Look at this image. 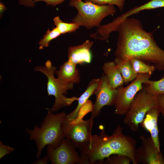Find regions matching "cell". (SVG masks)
<instances>
[{"label": "cell", "mask_w": 164, "mask_h": 164, "mask_svg": "<svg viewBox=\"0 0 164 164\" xmlns=\"http://www.w3.org/2000/svg\"><path fill=\"white\" fill-rule=\"evenodd\" d=\"M78 1H81V0H78Z\"/></svg>", "instance_id": "32"}, {"label": "cell", "mask_w": 164, "mask_h": 164, "mask_svg": "<svg viewBox=\"0 0 164 164\" xmlns=\"http://www.w3.org/2000/svg\"><path fill=\"white\" fill-rule=\"evenodd\" d=\"M144 84L143 88L147 92L155 95H164V75L159 80H149Z\"/></svg>", "instance_id": "19"}, {"label": "cell", "mask_w": 164, "mask_h": 164, "mask_svg": "<svg viewBox=\"0 0 164 164\" xmlns=\"http://www.w3.org/2000/svg\"><path fill=\"white\" fill-rule=\"evenodd\" d=\"M92 3L99 5L106 4L116 5L121 11L123 8L125 0H89Z\"/></svg>", "instance_id": "25"}, {"label": "cell", "mask_w": 164, "mask_h": 164, "mask_svg": "<svg viewBox=\"0 0 164 164\" xmlns=\"http://www.w3.org/2000/svg\"><path fill=\"white\" fill-rule=\"evenodd\" d=\"M114 61L118 66L125 84L136 78L138 74L135 71L130 60L115 58Z\"/></svg>", "instance_id": "18"}, {"label": "cell", "mask_w": 164, "mask_h": 164, "mask_svg": "<svg viewBox=\"0 0 164 164\" xmlns=\"http://www.w3.org/2000/svg\"><path fill=\"white\" fill-rule=\"evenodd\" d=\"M130 60L135 71L137 74L144 73L151 75L156 69L154 65L146 64L138 59H133Z\"/></svg>", "instance_id": "20"}, {"label": "cell", "mask_w": 164, "mask_h": 164, "mask_svg": "<svg viewBox=\"0 0 164 164\" xmlns=\"http://www.w3.org/2000/svg\"><path fill=\"white\" fill-rule=\"evenodd\" d=\"M65 0H33L34 3L44 1L46 2L47 5H51L53 6L60 4Z\"/></svg>", "instance_id": "28"}, {"label": "cell", "mask_w": 164, "mask_h": 164, "mask_svg": "<svg viewBox=\"0 0 164 164\" xmlns=\"http://www.w3.org/2000/svg\"><path fill=\"white\" fill-rule=\"evenodd\" d=\"M158 107L164 118V95H158Z\"/></svg>", "instance_id": "27"}, {"label": "cell", "mask_w": 164, "mask_h": 164, "mask_svg": "<svg viewBox=\"0 0 164 164\" xmlns=\"http://www.w3.org/2000/svg\"><path fill=\"white\" fill-rule=\"evenodd\" d=\"M53 20L54 24L61 34L74 32L80 27L74 23L63 22L59 16L55 17Z\"/></svg>", "instance_id": "21"}, {"label": "cell", "mask_w": 164, "mask_h": 164, "mask_svg": "<svg viewBox=\"0 0 164 164\" xmlns=\"http://www.w3.org/2000/svg\"><path fill=\"white\" fill-rule=\"evenodd\" d=\"M6 9V7L5 5L2 2L0 3V12L2 14Z\"/></svg>", "instance_id": "31"}, {"label": "cell", "mask_w": 164, "mask_h": 164, "mask_svg": "<svg viewBox=\"0 0 164 164\" xmlns=\"http://www.w3.org/2000/svg\"><path fill=\"white\" fill-rule=\"evenodd\" d=\"M93 43V41L87 40L81 45L70 47L67 50L68 60L76 65L90 63V49Z\"/></svg>", "instance_id": "13"}, {"label": "cell", "mask_w": 164, "mask_h": 164, "mask_svg": "<svg viewBox=\"0 0 164 164\" xmlns=\"http://www.w3.org/2000/svg\"><path fill=\"white\" fill-rule=\"evenodd\" d=\"M140 138L142 144L135 151V164H164L163 155L155 146L151 138L142 135Z\"/></svg>", "instance_id": "12"}, {"label": "cell", "mask_w": 164, "mask_h": 164, "mask_svg": "<svg viewBox=\"0 0 164 164\" xmlns=\"http://www.w3.org/2000/svg\"><path fill=\"white\" fill-rule=\"evenodd\" d=\"M61 34L56 27L50 30L48 29L39 42V49L42 50L48 46L50 42L60 36Z\"/></svg>", "instance_id": "22"}, {"label": "cell", "mask_w": 164, "mask_h": 164, "mask_svg": "<svg viewBox=\"0 0 164 164\" xmlns=\"http://www.w3.org/2000/svg\"><path fill=\"white\" fill-rule=\"evenodd\" d=\"M132 162L128 156L121 155H113L107 158L106 161L101 164H129Z\"/></svg>", "instance_id": "23"}, {"label": "cell", "mask_w": 164, "mask_h": 164, "mask_svg": "<svg viewBox=\"0 0 164 164\" xmlns=\"http://www.w3.org/2000/svg\"><path fill=\"white\" fill-rule=\"evenodd\" d=\"M151 75L138 73L136 78L125 87H118V92L114 106V113L117 115H125L129 110L136 94L143 88V85L149 80Z\"/></svg>", "instance_id": "8"}, {"label": "cell", "mask_w": 164, "mask_h": 164, "mask_svg": "<svg viewBox=\"0 0 164 164\" xmlns=\"http://www.w3.org/2000/svg\"><path fill=\"white\" fill-rule=\"evenodd\" d=\"M19 3L25 6L33 7L35 6L34 3L32 0H18Z\"/></svg>", "instance_id": "29"}, {"label": "cell", "mask_w": 164, "mask_h": 164, "mask_svg": "<svg viewBox=\"0 0 164 164\" xmlns=\"http://www.w3.org/2000/svg\"><path fill=\"white\" fill-rule=\"evenodd\" d=\"M93 108V104L92 102L88 100L80 108L77 118L72 121L76 122L83 119V118L89 112H92Z\"/></svg>", "instance_id": "24"}, {"label": "cell", "mask_w": 164, "mask_h": 164, "mask_svg": "<svg viewBox=\"0 0 164 164\" xmlns=\"http://www.w3.org/2000/svg\"><path fill=\"white\" fill-rule=\"evenodd\" d=\"M102 69L111 86L114 88L122 86L124 83L119 69L114 61L105 63Z\"/></svg>", "instance_id": "16"}, {"label": "cell", "mask_w": 164, "mask_h": 164, "mask_svg": "<svg viewBox=\"0 0 164 164\" xmlns=\"http://www.w3.org/2000/svg\"><path fill=\"white\" fill-rule=\"evenodd\" d=\"M158 107V95L150 94L143 88L135 96L123 122L133 132H137L147 112Z\"/></svg>", "instance_id": "6"}, {"label": "cell", "mask_w": 164, "mask_h": 164, "mask_svg": "<svg viewBox=\"0 0 164 164\" xmlns=\"http://www.w3.org/2000/svg\"><path fill=\"white\" fill-rule=\"evenodd\" d=\"M94 118L91 117L87 120L82 119L74 122L65 118L62 125L64 137L70 141L76 148L80 149L91 138Z\"/></svg>", "instance_id": "7"}, {"label": "cell", "mask_w": 164, "mask_h": 164, "mask_svg": "<svg viewBox=\"0 0 164 164\" xmlns=\"http://www.w3.org/2000/svg\"><path fill=\"white\" fill-rule=\"evenodd\" d=\"M116 31L118 37L115 58L138 59L152 63L158 70L164 71V50L157 44L152 32L144 30L140 20L128 17Z\"/></svg>", "instance_id": "1"}, {"label": "cell", "mask_w": 164, "mask_h": 164, "mask_svg": "<svg viewBox=\"0 0 164 164\" xmlns=\"http://www.w3.org/2000/svg\"><path fill=\"white\" fill-rule=\"evenodd\" d=\"M35 71L43 73L47 78V91L48 96L53 95L55 97V102L49 111L53 113L60 108L69 106L78 97H67L64 94H67L68 90L73 88V84L67 83L56 78L54 76L56 68L50 60H47L44 66H37L34 68Z\"/></svg>", "instance_id": "5"}, {"label": "cell", "mask_w": 164, "mask_h": 164, "mask_svg": "<svg viewBox=\"0 0 164 164\" xmlns=\"http://www.w3.org/2000/svg\"><path fill=\"white\" fill-rule=\"evenodd\" d=\"M99 82V78L94 79L90 81L86 90L78 97V104L76 108L69 114L67 115L66 119L72 121L77 118L80 108L87 102L91 96L94 94Z\"/></svg>", "instance_id": "17"}, {"label": "cell", "mask_w": 164, "mask_h": 164, "mask_svg": "<svg viewBox=\"0 0 164 164\" xmlns=\"http://www.w3.org/2000/svg\"><path fill=\"white\" fill-rule=\"evenodd\" d=\"M160 7H164V0H151L141 6L130 9L110 23L101 25L97 27L96 32L91 34L89 36L95 39L107 41L110 34L113 32L116 31L118 26L126 18L142 10Z\"/></svg>", "instance_id": "9"}, {"label": "cell", "mask_w": 164, "mask_h": 164, "mask_svg": "<svg viewBox=\"0 0 164 164\" xmlns=\"http://www.w3.org/2000/svg\"><path fill=\"white\" fill-rule=\"evenodd\" d=\"M55 73L57 78L64 82L73 84L80 82V77L76 65L68 60L64 62Z\"/></svg>", "instance_id": "15"}, {"label": "cell", "mask_w": 164, "mask_h": 164, "mask_svg": "<svg viewBox=\"0 0 164 164\" xmlns=\"http://www.w3.org/2000/svg\"><path fill=\"white\" fill-rule=\"evenodd\" d=\"M135 141L124 134L123 128L118 126L111 135H107L104 129L100 135H92L89 141L80 149V164L99 163L105 159L114 155L128 156L135 164Z\"/></svg>", "instance_id": "2"}, {"label": "cell", "mask_w": 164, "mask_h": 164, "mask_svg": "<svg viewBox=\"0 0 164 164\" xmlns=\"http://www.w3.org/2000/svg\"><path fill=\"white\" fill-rule=\"evenodd\" d=\"M69 5L75 7L78 12L72 20L73 22L88 29L99 27L103 19L116 12L114 5H97L89 0L84 2L82 0H70Z\"/></svg>", "instance_id": "4"}, {"label": "cell", "mask_w": 164, "mask_h": 164, "mask_svg": "<svg viewBox=\"0 0 164 164\" xmlns=\"http://www.w3.org/2000/svg\"><path fill=\"white\" fill-rule=\"evenodd\" d=\"M67 115L64 112L53 114L48 111L40 127L36 125L33 130L26 129L30 139L36 142L37 148L36 156L38 159L46 145L56 148L60 145L64 138L62 125Z\"/></svg>", "instance_id": "3"}, {"label": "cell", "mask_w": 164, "mask_h": 164, "mask_svg": "<svg viewBox=\"0 0 164 164\" xmlns=\"http://www.w3.org/2000/svg\"><path fill=\"white\" fill-rule=\"evenodd\" d=\"M14 150L13 148L3 144L0 142V159H1L5 155L12 152Z\"/></svg>", "instance_id": "26"}, {"label": "cell", "mask_w": 164, "mask_h": 164, "mask_svg": "<svg viewBox=\"0 0 164 164\" xmlns=\"http://www.w3.org/2000/svg\"><path fill=\"white\" fill-rule=\"evenodd\" d=\"M49 160L47 155L41 158H38V159L33 163L34 164H47Z\"/></svg>", "instance_id": "30"}, {"label": "cell", "mask_w": 164, "mask_h": 164, "mask_svg": "<svg viewBox=\"0 0 164 164\" xmlns=\"http://www.w3.org/2000/svg\"><path fill=\"white\" fill-rule=\"evenodd\" d=\"M99 79V84L94 94L96 96V100L93 104L91 116L94 118L99 115L104 107L114 104L118 92L117 88H114L111 86L104 74Z\"/></svg>", "instance_id": "11"}, {"label": "cell", "mask_w": 164, "mask_h": 164, "mask_svg": "<svg viewBox=\"0 0 164 164\" xmlns=\"http://www.w3.org/2000/svg\"><path fill=\"white\" fill-rule=\"evenodd\" d=\"M160 113L158 107L152 108L147 112L140 124L142 127L149 132L155 146L158 150L161 152L158 125V118Z\"/></svg>", "instance_id": "14"}, {"label": "cell", "mask_w": 164, "mask_h": 164, "mask_svg": "<svg viewBox=\"0 0 164 164\" xmlns=\"http://www.w3.org/2000/svg\"><path fill=\"white\" fill-rule=\"evenodd\" d=\"M64 138L56 148L48 145L47 155L49 160L52 164H80V157L76 147L70 141Z\"/></svg>", "instance_id": "10"}]
</instances>
